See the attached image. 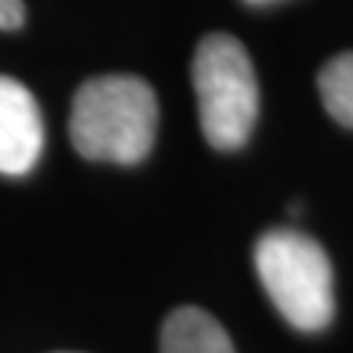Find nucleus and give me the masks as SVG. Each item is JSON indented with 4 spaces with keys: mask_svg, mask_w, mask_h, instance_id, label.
Returning <instances> with one entry per match:
<instances>
[{
    "mask_svg": "<svg viewBox=\"0 0 353 353\" xmlns=\"http://www.w3.org/2000/svg\"><path fill=\"white\" fill-rule=\"evenodd\" d=\"M248 3H253V6H262V3H274V0H248Z\"/></svg>",
    "mask_w": 353,
    "mask_h": 353,
    "instance_id": "8",
    "label": "nucleus"
},
{
    "mask_svg": "<svg viewBox=\"0 0 353 353\" xmlns=\"http://www.w3.org/2000/svg\"><path fill=\"white\" fill-rule=\"evenodd\" d=\"M318 92L327 112L341 127L353 130V50L339 53L324 65L318 74Z\"/></svg>",
    "mask_w": 353,
    "mask_h": 353,
    "instance_id": "6",
    "label": "nucleus"
},
{
    "mask_svg": "<svg viewBox=\"0 0 353 353\" xmlns=\"http://www.w3.org/2000/svg\"><path fill=\"white\" fill-rule=\"evenodd\" d=\"M159 353H236V347L227 330L209 312L180 306L162 324Z\"/></svg>",
    "mask_w": 353,
    "mask_h": 353,
    "instance_id": "5",
    "label": "nucleus"
},
{
    "mask_svg": "<svg viewBox=\"0 0 353 353\" xmlns=\"http://www.w3.org/2000/svg\"><path fill=\"white\" fill-rule=\"evenodd\" d=\"M192 83L206 141L218 150L248 145L259 115V83L245 44L227 32H212L194 50Z\"/></svg>",
    "mask_w": 353,
    "mask_h": 353,
    "instance_id": "2",
    "label": "nucleus"
},
{
    "mask_svg": "<svg viewBox=\"0 0 353 353\" xmlns=\"http://www.w3.org/2000/svg\"><path fill=\"white\" fill-rule=\"evenodd\" d=\"M24 24V3L21 0H0V30H18Z\"/></svg>",
    "mask_w": 353,
    "mask_h": 353,
    "instance_id": "7",
    "label": "nucleus"
},
{
    "mask_svg": "<svg viewBox=\"0 0 353 353\" xmlns=\"http://www.w3.org/2000/svg\"><path fill=\"white\" fill-rule=\"evenodd\" d=\"M159 103L141 77L106 74L80 85L71 106V145L94 162L136 165L150 153Z\"/></svg>",
    "mask_w": 353,
    "mask_h": 353,
    "instance_id": "1",
    "label": "nucleus"
},
{
    "mask_svg": "<svg viewBox=\"0 0 353 353\" xmlns=\"http://www.w3.org/2000/svg\"><path fill=\"white\" fill-rule=\"evenodd\" d=\"M256 274L271 303L294 330L318 333L336 315L333 265L315 239L297 230H271L253 250Z\"/></svg>",
    "mask_w": 353,
    "mask_h": 353,
    "instance_id": "3",
    "label": "nucleus"
},
{
    "mask_svg": "<svg viewBox=\"0 0 353 353\" xmlns=\"http://www.w3.org/2000/svg\"><path fill=\"white\" fill-rule=\"evenodd\" d=\"M44 148V124L36 97L24 83L0 74V174L32 171Z\"/></svg>",
    "mask_w": 353,
    "mask_h": 353,
    "instance_id": "4",
    "label": "nucleus"
}]
</instances>
